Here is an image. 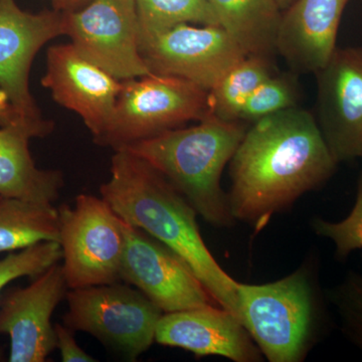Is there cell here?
<instances>
[{"label":"cell","mask_w":362,"mask_h":362,"mask_svg":"<svg viewBox=\"0 0 362 362\" xmlns=\"http://www.w3.org/2000/svg\"><path fill=\"white\" fill-rule=\"evenodd\" d=\"M337 165L310 112L296 106L256 121L230 161L233 216L258 233L324 185Z\"/></svg>","instance_id":"1"},{"label":"cell","mask_w":362,"mask_h":362,"mask_svg":"<svg viewBox=\"0 0 362 362\" xmlns=\"http://www.w3.org/2000/svg\"><path fill=\"white\" fill-rule=\"evenodd\" d=\"M110 171V178L100 187L102 199L122 220L180 255L216 304L240 319L239 282L214 258L192 204L156 168L125 150L115 151Z\"/></svg>","instance_id":"2"},{"label":"cell","mask_w":362,"mask_h":362,"mask_svg":"<svg viewBox=\"0 0 362 362\" xmlns=\"http://www.w3.org/2000/svg\"><path fill=\"white\" fill-rule=\"evenodd\" d=\"M247 129L240 121L209 116L197 125L168 130L122 150L160 173L206 223L230 228L235 220L221 178Z\"/></svg>","instance_id":"3"},{"label":"cell","mask_w":362,"mask_h":362,"mask_svg":"<svg viewBox=\"0 0 362 362\" xmlns=\"http://www.w3.org/2000/svg\"><path fill=\"white\" fill-rule=\"evenodd\" d=\"M240 319L270 362H301L324 325L322 298L313 263L263 285L238 283Z\"/></svg>","instance_id":"4"},{"label":"cell","mask_w":362,"mask_h":362,"mask_svg":"<svg viewBox=\"0 0 362 362\" xmlns=\"http://www.w3.org/2000/svg\"><path fill=\"white\" fill-rule=\"evenodd\" d=\"M209 116V90L185 78L151 74L122 81L110 124L95 143L119 151Z\"/></svg>","instance_id":"5"},{"label":"cell","mask_w":362,"mask_h":362,"mask_svg":"<svg viewBox=\"0 0 362 362\" xmlns=\"http://www.w3.org/2000/svg\"><path fill=\"white\" fill-rule=\"evenodd\" d=\"M66 299L65 325L89 333L129 361H137L156 341L163 312L127 283L71 289Z\"/></svg>","instance_id":"6"},{"label":"cell","mask_w":362,"mask_h":362,"mask_svg":"<svg viewBox=\"0 0 362 362\" xmlns=\"http://www.w3.org/2000/svg\"><path fill=\"white\" fill-rule=\"evenodd\" d=\"M58 209L69 289L118 282L125 245L122 218L102 197L87 194L78 195L73 207Z\"/></svg>","instance_id":"7"},{"label":"cell","mask_w":362,"mask_h":362,"mask_svg":"<svg viewBox=\"0 0 362 362\" xmlns=\"http://www.w3.org/2000/svg\"><path fill=\"white\" fill-rule=\"evenodd\" d=\"M63 25L75 49L117 80L151 75L140 54L136 0H90L63 13Z\"/></svg>","instance_id":"8"},{"label":"cell","mask_w":362,"mask_h":362,"mask_svg":"<svg viewBox=\"0 0 362 362\" xmlns=\"http://www.w3.org/2000/svg\"><path fill=\"white\" fill-rule=\"evenodd\" d=\"M123 230L120 280L134 286L163 313L218 305L180 255L124 220Z\"/></svg>","instance_id":"9"},{"label":"cell","mask_w":362,"mask_h":362,"mask_svg":"<svg viewBox=\"0 0 362 362\" xmlns=\"http://www.w3.org/2000/svg\"><path fill=\"white\" fill-rule=\"evenodd\" d=\"M139 49L151 74L185 78L209 90L247 57L221 25L182 23L140 37Z\"/></svg>","instance_id":"10"},{"label":"cell","mask_w":362,"mask_h":362,"mask_svg":"<svg viewBox=\"0 0 362 362\" xmlns=\"http://www.w3.org/2000/svg\"><path fill=\"white\" fill-rule=\"evenodd\" d=\"M317 123L337 163L362 157V47H337L315 74Z\"/></svg>","instance_id":"11"},{"label":"cell","mask_w":362,"mask_h":362,"mask_svg":"<svg viewBox=\"0 0 362 362\" xmlns=\"http://www.w3.org/2000/svg\"><path fill=\"white\" fill-rule=\"evenodd\" d=\"M63 267L54 264L26 287L0 296V335L11 339V362H44L57 349L52 315L68 293Z\"/></svg>","instance_id":"12"},{"label":"cell","mask_w":362,"mask_h":362,"mask_svg":"<svg viewBox=\"0 0 362 362\" xmlns=\"http://www.w3.org/2000/svg\"><path fill=\"white\" fill-rule=\"evenodd\" d=\"M64 35L63 13L23 11L16 0H0V90L21 114L42 120L30 90L33 59L49 40Z\"/></svg>","instance_id":"13"},{"label":"cell","mask_w":362,"mask_h":362,"mask_svg":"<svg viewBox=\"0 0 362 362\" xmlns=\"http://www.w3.org/2000/svg\"><path fill=\"white\" fill-rule=\"evenodd\" d=\"M42 85L51 90L57 103L82 117L94 142L110 124L122 89V81L90 63L71 44L47 49Z\"/></svg>","instance_id":"14"},{"label":"cell","mask_w":362,"mask_h":362,"mask_svg":"<svg viewBox=\"0 0 362 362\" xmlns=\"http://www.w3.org/2000/svg\"><path fill=\"white\" fill-rule=\"evenodd\" d=\"M156 341L199 357L218 356L235 362L263 361V354L242 321L218 305L162 314Z\"/></svg>","instance_id":"15"},{"label":"cell","mask_w":362,"mask_h":362,"mask_svg":"<svg viewBox=\"0 0 362 362\" xmlns=\"http://www.w3.org/2000/svg\"><path fill=\"white\" fill-rule=\"evenodd\" d=\"M350 0H296L282 14L277 52L293 73L321 70L337 49L340 21Z\"/></svg>","instance_id":"16"},{"label":"cell","mask_w":362,"mask_h":362,"mask_svg":"<svg viewBox=\"0 0 362 362\" xmlns=\"http://www.w3.org/2000/svg\"><path fill=\"white\" fill-rule=\"evenodd\" d=\"M33 135L20 127H0V195L52 204L65 185L59 170H44L30 154Z\"/></svg>","instance_id":"17"},{"label":"cell","mask_w":362,"mask_h":362,"mask_svg":"<svg viewBox=\"0 0 362 362\" xmlns=\"http://www.w3.org/2000/svg\"><path fill=\"white\" fill-rule=\"evenodd\" d=\"M218 23L246 56L277 52L282 11L276 0H209Z\"/></svg>","instance_id":"18"},{"label":"cell","mask_w":362,"mask_h":362,"mask_svg":"<svg viewBox=\"0 0 362 362\" xmlns=\"http://www.w3.org/2000/svg\"><path fill=\"white\" fill-rule=\"evenodd\" d=\"M59 240L58 209L52 204L0 195V252Z\"/></svg>","instance_id":"19"},{"label":"cell","mask_w":362,"mask_h":362,"mask_svg":"<svg viewBox=\"0 0 362 362\" xmlns=\"http://www.w3.org/2000/svg\"><path fill=\"white\" fill-rule=\"evenodd\" d=\"M272 75L271 58L247 56L209 90L211 116L223 121H239L247 100Z\"/></svg>","instance_id":"20"},{"label":"cell","mask_w":362,"mask_h":362,"mask_svg":"<svg viewBox=\"0 0 362 362\" xmlns=\"http://www.w3.org/2000/svg\"><path fill=\"white\" fill-rule=\"evenodd\" d=\"M140 37L182 23L220 25L209 0H136Z\"/></svg>","instance_id":"21"},{"label":"cell","mask_w":362,"mask_h":362,"mask_svg":"<svg viewBox=\"0 0 362 362\" xmlns=\"http://www.w3.org/2000/svg\"><path fill=\"white\" fill-rule=\"evenodd\" d=\"M299 101L297 74L273 75L264 81L247 100L240 122L255 123L273 114L296 107Z\"/></svg>","instance_id":"22"},{"label":"cell","mask_w":362,"mask_h":362,"mask_svg":"<svg viewBox=\"0 0 362 362\" xmlns=\"http://www.w3.org/2000/svg\"><path fill=\"white\" fill-rule=\"evenodd\" d=\"M63 258L59 242H42L0 259V296L9 283L23 277L35 278Z\"/></svg>","instance_id":"23"},{"label":"cell","mask_w":362,"mask_h":362,"mask_svg":"<svg viewBox=\"0 0 362 362\" xmlns=\"http://www.w3.org/2000/svg\"><path fill=\"white\" fill-rule=\"evenodd\" d=\"M311 225L317 235L332 240L335 256L339 261L362 249V173L357 181L356 204L349 216L337 223L315 218Z\"/></svg>","instance_id":"24"},{"label":"cell","mask_w":362,"mask_h":362,"mask_svg":"<svg viewBox=\"0 0 362 362\" xmlns=\"http://www.w3.org/2000/svg\"><path fill=\"white\" fill-rule=\"evenodd\" d=\"M343 333L362 351V275L349 272L330 293Z\"/></svg>","instance_id":"25"},{"label":"cell","mask_w":362,"mask_h":362,"mask_svg":"<svg viewBox=\"0 0 362 362\" xmlns=\"http://www.w3.org/2000/svg\"><path fill=\"white\" fill-rule=\"evenodd\" d=\"M54 124L52 121L35 120L23 116L9 102L6 93L0 90V127H20L30 131L33 137H45L51 134Z\"/></svg>","instance_id":"26"},{"label":"cell","mask_w":362,"mask_h":362,"mask_svg":"<svg viewBox=\"0 0 362 362\" xmlns=\"http://www.w3.org/2000/svg\"><path fill=\"white\" fill-rule=\"evenodd\" d=\"M54 327L56 333L57 349L59 350L62 361L64 362L97 361V359L78 346L75 339V331L65 324L57 323L54 324Z\"/></svg>","instance_id":"27"},{"label":"cell","mask_w":362,"mask_h":362,"mask_svg":"<svg viewBox=\"0 0 362 362\" xmlns=\"http://www.w3.org/2000/svg\"><path fill=\"white\" fill-rule=\"evenodd\" d=\"M89 1L90 0H52V4L57 11L65 13L81 8Z\"/></svg>","instance_id":"28"},{"label":"cell","mask_w":362,"mask_h":362,"mask_svg":"<svg viewBox=\"0 0 362 362\" xmlns=\"http://www.w3.org/2000/svg\"><path fill=\"white\" fill-rule=\"evenodd\" d=\"M296 0H276L279 7H280L281 11H284L288 7L292 6Z\"/></svg>","instance_id":"29"}]
</instances>
